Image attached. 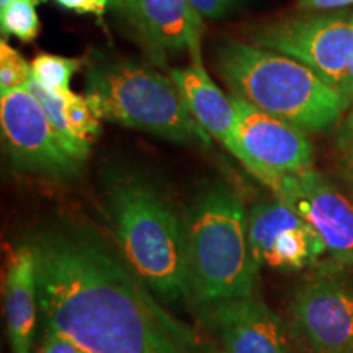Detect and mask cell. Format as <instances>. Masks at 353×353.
<instances>
[{
  "instance_id": "15",
  "label": "cell",
  "mask_w": 353,
  "mask_h": 353,
  "mask_svg": "<svg viewBox=\"0 0 353 353\" xmlns=\"http://www.w3.org/2000/svg\"><path fill=\"white\" fill-rule=\"evenodd\" d=\"M188 112L203 130L218 139L236 159L241 151L236 141V108L232 97H228L211 81L201 63L170 72Z\"/></svg>"
},
{
  "instance_id": "18",
  "label": "cell",
  "mask_w": 353,
  "mask_h": 353,
  "mask_svg": "<svg viewBox=\"0 0 353 353\" xmlns=\"http://www.w3.org/2000/svg\"><path fill=\"white\" fill-rule=\"evenodd\" d=\"M0 25L3 37H15L23 43L34 41L41 28L34 0H13L0 13Z\"/></svg>"
},
{
  "instance_id": "4",
  "label": "cell",
  "mask_w": 353,
  "mask_h": 353,
  "mask_svg": "<svg viewBox=\"0 0 353 353\" xmlns=\"http://www.w3.org/2000/svg\"><path fill=\"white\" fill-rule=\"evenodd\" d=\"M192 299L213 304L254 294L249 213L226 185H211L193 200L183 219Z\"/></svg>"
},
{
  "instance_id": "19",
  "label": "cell",
  "mask_w": 353,
  "mask_h": 353,
  "mask_svg": "<svg viewBox=\"0 0 353 353\" xmlns=\"http://www.w3.org/2000/svg\"><path fill=\"white\" fill-rule=\"evenodd\" d=\"M32 81V64L26 63L25 57L15 48L2 39L0 41V95L26 88Z\"/></svg>"
},
{
  "instance_id": "2",
  "label": "cell",
  "mask_w": 353,
  "mask_h": 353,
  "mask_svg": "<svg viewBox=\"0 0 353 353\" xmlns=\"http://www.w3.org/2000/svg\"><path fill=\"white\" fill-rule=\"evenodd\" d=\"M114 242L131 272L165 303L192 299L183 221L151 183L118 176L108 183Z\"/></svg>"
},
{
  "instance_id": "9",
  "label": "cell",
  "mask_w": 353,
  "mask_h": 353,
  "mask_svg": "<svg viewBox=\"0 0 353 353\" xmlns=\"http://www.w3.org/2000/svg\"><path fill=\"white\" fill-rule=\"evenodd\" d=\"M270 190L319 234L332 262L353 267V203L341 190L314 169L280 176Z\"/></svg>"
},
{
  "instance_id": "8",
  "label": "cell",
  "mask_w": 353,
  "mask_h": 353,
  "mask_svg": "<svg viewBox=\"0 0 353 353\" xmlns=\"http://www.w3.org/2000/svg\"><path fill=\"white\" fill-rule=\"evenodd\" d=\"M0 126L8 156L20 170L69 179L81 169L64 152L43 105L28 88L2 95Z\"/></svg>"
},
{
  "instance_id": "13",
  "label": "cell",
  "mask_w": 353,
  "mask_h": 353,
  "mask_svg": "<svg viewBox=\"0 0 353 353\" xmlns=\"http://www.w3.org/2000/svg\"><path fill=\"white\" fill-rule=\"evenodd\" d=\"M126 19L156 54L188 51L201 63L203 17L188 0H125Z\"/></svg>"
},
{
  "instance_id": "26",
  "label": "cell",
  "mask_w": 353,
  "mask_h": 353,
  "mask_svg": "<svg viewBox=\"0 0 353 353\" xmlns=\"http://www.w3.org/2000/svg\"><path fill=\"white\" fill-rule=\"evenodd\" d=\"M13 2V0H0V10H3V8H7L10 3Z\"/></svg>"
},
{
  "instance_id": "1",
  "label": "cell",
  "mask_w": 353,
  "mask_h": 353,
  "mask_svg": "<svg viewBox=\"0 0 353 353\" xmlns=\"http://www.w3.org/2000/svg\"><path fill=\"white\" fill-rule=\"evenodd\" d=\"M26 242L37 259L41 322L85 353H200L195 332L94 228L56 223Z\"/></svg>"
},
{
  "instance_id": "27",
  "label": "cell",
  "mask_w": 353,
  "mask_h": 353,
  "mask_svg": "<svg viewBox=\"0 0 353 353\" xmlns=\"http://www.w3.org/2000/svg\"><path fill=\"white\" fill-rule=\"evenodd\" d=\"M214 353H218V352H214Z\"/></svg>"
},
{
  "instance_id": "10",
  "label": "cell",
  "mask_w": 353,
  "mask_h": 353,
  "mask_svg": "<svg viewBox=\"0 0 353 353\" xmlns=\"http://www.w3.org/2000/svg\"><path fill=\"white\" fill-rule=\"evenodd\" d=\"M247 237L257 273L263 267L301 270L325 254L319 234L280 198L250 210Z\"/></svg>"
},
{
  "instance_id": "16",
  "label": "cell",
  "mask_w": 353,
  "mask_h": 353,
  "mask_svg": "<svg viewBox=\"0 0 353 353\" xmlns=\"http://www.w3.org/2000/svg\"><path fill=\"white\" fill-rule=\"evenodd\" d=\"M26 88L43 105L64 152L82 165L100 134V118L92 110L88 100L72 90L54 94L34 81Z\"/></svg>"
},
{
  "instance_id": "20",
  "label": "cell",
  "mask_w": 353,
  "mask_h": 353,
  "mask_svg": "<svg viewBox=\"0 0 353 353\" xmlns=\"http://www.w3.org/2000/svg\"><path fill=\"white\" fill-rule=\"evenodd\" d=\"M337 148L341 154V165L347 180L353 187V114L343 121L337 136Z\"/></svg>"
},
{
  "instance_id": "12",
  "label": "cell",
  "mask_w": 353,
  "mask_h": 353,
  "mask_svg": "<svg viewBox=\"0 0 353 353\" xmlns=\"http://www.w3.org/2000/svg\"><path fill=\"white\" fill-rule=\"evenodd\" d=\"M201 309L219 341L218 353H290L281 321L254 294Z\"/></svg>"
},
{
  "instance_id": "5",
  "label": "cell",
  "mask_w": 353,
  "mask_h": 353,
  "mask_svg": "<svg viewBox=\"0 0 353 353\" xmlns=\"http://www.w3.org/2000/svg\"><path fill=\"white\" fill-rule=\"evenodd\" d=\"M85 99L100 120L145 131L179 144H210L172 77L131 63H103L88 70Z\"/></svg>"
},
{
  "instance_id": "11",
  "label": "cell",
  "mask_w": 353,
  "mask_h": 353,
  "mask_svg": "<svg viewBox=\"0 0 353 353\" xmlns=\"http://www.w3.org/2000/svg\"><path fill=\"white\" fill-rule=\"evenodd\" d=\"M298 332L316 353H353V286L334 276H316L291 304Z\"/></svg>"
},
{
  "instance_id": "14",
  "label": "cell",
  "mask_w": 353,
  "mask_h": 353,
  "mask_svg": "<svg viewBox=\"0 0 353 353\" xmlns=\"http://www.w3.org/2000/svg\"><path fill=\"white\" fill-rule=\"evenodd\" d=\"M3 309L12 353H32L39 303L37 259L28 242L7 249Z\"/></svg>"
},
{
  "instance_id": "23",
  "label": "cell",
  "mask_w": 353,
  "mask_h": 353,
  "mask_svg": "<svg viewBox=\"0 0 353 353\" xmlns=\"http://www.w3.org/2000/svg\"><path fill=\"white\" fill-rule=\"evenodd\" d=\"M353 8V0H298L296 10L301 15L311 13H330Z\"/></svg>"
},
{
  "instance_id": "7",
  "label": "cell",
  "mask_w": 353,
  "mask_h": 353,
  "mask_svg": "<svg viewBox=\"0 0 353 353\" xmlns=\"http://www.w3.org/2000/svg\"><path fill=\"white\" fill-rule=\"evenodd\" d=\"M231 97L239 161L260 182L272 188L280 176L312 169L314 151L301 128Z\"/></svg>"
},
{
  "instance_id": "22",
  "label": "cell",
  "mask_w": 353,
  "mask_h": 353,
  "mask_svg": "<svg viewBox=\"0 0 353 353\" xmlns=\"http://www.w3.org/2000/svg\"><path fill=\"white\" fill-rule=\"evenodd\" d=\"M198 13L206 19H223L228 13H231L234 8L239 7L241 0H188Z\"/></svg>"
},
{
  "instance_id": "25",
  "label": "cell",
  "mask_w": 353,
  "mask_h": 353,
  "mask_svg": "<svg viewBox=\"0 0 353 353\" xmlns=\"http://www.w3.org/2000/svg\"><path fill=\"white\" fill-rule=\"evenodd\" d=\"M108 6L113 7V8H123V3H125V0H107Z\"/></svg>"
},
{
  "instance_id": "3",
  "label": "cell",
  "mask_w": 353,
  "mask_h": 353,
  "mask_svg": "<svg viewBox=\"0 0 353 353\" xmlns=\"http://www.w3.org/2000/svg\"><path fill=\"white\" fill-rule=\"evenodd\" d=\"M216 63L234 97L303 131L334 126L352 103L301 61L255 44L228 41Z\"/></svg>"
},
{
  "instance_id": "21",
  "label": "cell",
  "mask_w": 353,
  "mask_h": 353,
  "mask_svg": "<svg viewBox=\"0 0 353 353\" xmlns=\"http://www.w3.org/2000/svg\"><path fill=\"white\" fill-rule=\"evenodd\" d=\"M38 353H85L82 348H79L76 343H72L69 339H65L63 334H59L50 325L43 324L41 343H39Z\"/></svg>"
},
{
  "instance_id": "24",
  "label": "cell",
  "mask_w": 353,
  "mask_h": 353,
  "mask_svg": "<svg viewBox=\"0 0 353 353\" xmlns=\"http://www.w3.org/2000/svg\"><path fill=\"white\" fill-rule=\"evenodd\" d=\"M61 7L74 10L77 13H92L95 17H101L107 12V0H56Z\"/></svg>"
},
{
  "instance_id": "6",
  "label": "cell",
  "mask_w": 353,
  "mask_h": 353,
  "mask_svg": "<svg viewBox=\"0 0 353 353\" xmlns=\"http://www.w3.org/2000/svg\"><path fill=\"white\" fill-rule=\"evenodd\" d=\"M250 44L301 61L353 101V8L272 21L250 34Z\"/></svg>"
},
{
  "instance_id": "17",
  "label": "cell",
  "mask_w": 353,
  "mask_h": 353,
  "mask_svg": "<svg viewBox=\"0 0 353 353\" xmlns=\"http://www.w3.org/2000/svg\"><path fill=\"white\" fill-rule=\"evenodd\" d=\"M81 59L43 52L34 57L32 63L33 81L54 94L69 92L70 79L81 69Z\"/></svg>"
}]
</instances>
